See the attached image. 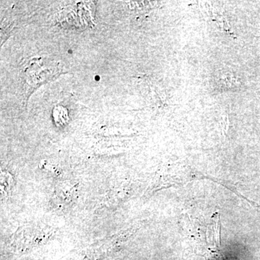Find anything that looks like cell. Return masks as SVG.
<instances>
[{
	"instance_id": "6da1fadb",
	"label": "cell",
	"mask_w": 260,
	"mask_h": 260,
	"mask_svg": "<svg viewBox=\"0 0 260 260\" xmlns=\"http://www.w3.org/2000/svg\"><path fill=\"white\" fill-rule=\"evenodd\" d=\"M47 61L45 59L34 60L28 68H25L24 77L28 85L27 89H28L29 94L31 93L32 89L37 88L60 73L57 65Z\"/></svg>"
},
{
	"instance_id": "7a4b0ae2",
	"label": "cell",
	"mask_w": 260,
	"mask_h": 260,
	"mask_svg": "<svg viewBox=\"0 0 260 260\" xmlns=\"http://www.w3.org/2000/svg\"><path fill=\"white\" fill-rule=\"evenodd\" d=\"M15 185V180L13 177L7 172H2L1 174V189L2 194L8 196L13 191Z\"/></svg>"
}]
</instances>
